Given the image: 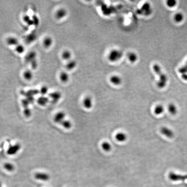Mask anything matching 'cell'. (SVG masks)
<instances>
[{"label":"cell","instance_id":"obj_12","mask_svg":"<svg viewBox=\"0 0 187 187\" xmlns=\"http://www.w3.org/2000/svg\"><path fill=\"white\" fill-rule=\"evenodd\" d=\"M7 43L8 45L11 46H17L19 43L18 40L16 37H10L7 39Z\"/></svg>","mask_w":187,"mask_h":187},{"label":"cell","instance_id":"obj_36","mask_svg":"<svg viewBox=\"0 0 187 187\" xmlns=\"http://www.w3.org/2000/svg\"><path fill=\"white\" fill-rule=\"evenodd\" d=\"M30 64L31 65V68H32L33 69H36L37 67V62L36 59H34V60L32 61Z\"/></svg>","mask_w":187,"mask_h":187},{"label":"cell","instance_id":"obj_35","mask_svg":"<svg viewBox=\"0 0 187 187\" xmlns=\"http://www.w3.org/2000/svg\"><path fill=\"white\" fill-rule=\"evenodd\" d=\"M32 19L33 20L34 25L35 26H38L39 24V20L38 17L36 15H33L32 17Z\"/></svg>","mask_w":187,"mask_h":187},{"label":"cell","instance_id":"obj_24","mask_svg":"<svg viewBox=\"0 0 187 187\" xmlns=\"http://www.w3.org/2000/svg\"><path fill=\"white\" fill-rule=\"evenodd\" d=\"M102 148L106 152H109L111 149V145L107 142H104L101 144Z\"/></svg>","mask_w":187,"mask_h":187},{"label":"cell","instance_id":"obj_21","mask_svg":"<svg viewBox=\"0 0 187 187\" xmlns=\"http://www.w3.org/2000/svg\"><path fill=\"white\" fill-rule=\"evenodd\" d=\"M23 77L24 79L30 81L33 79V74L31 70L29 69H27L25 70L23 73Z\"/></svg>","mask_w":187,"mask_h":187},{"label":"cell","instance_id":"obj_39","mask_svg":"<svg viewBox=\"0 0 187 187\" xmlns=\"http://www.w3.org/2000/svg\"><path fill=\"white\" fill-rule=\"evenodd\" d=\"M185 65H187V62H186V64Z\"/></svg>","mask_w":187,"mask_h":187},{"label":"cell","instance_id":"obj_11","mask_svg":"<svg viewBox=\"0 0 187 187\" xmlns=\"http://www.w3.org/2000/svg\"><path fill=\"white\" fill-rule=\"evenodd\" d=\"M65 116L66 114L64 112H58L55 116L54 118V121L57 123H60L63 120H64Z\"/></svg>","mask_w":187,"mask_h":187},{"label":"cell","instance_id":"obj_10","mask_svg":"<svg viewBox=\"0 0 187 187\" xmlns=\"http://www.w3.org/2000/svg\"><path fill=\"white\" fill-rule=\"evenodd\" d=\"M49 97L52 99L54 103H56L60 99L62 94L59 92H54L50 93L49 94Z\"/></svg>","mask_w":187,"mask_h":187},{"label":"cell","instance_id":"obj_16","mask_svg":"<svg viewBox=\"0 0 187 187\" xmlns=\"http://www.w3.org/2000/svg\"><path fill=\"white\" fill-rule=\"evenodd\" d=\"M110 81L113 84L118 85L121 83V79L120 77L118 75H113L111 76L110 79Z\"/></svg>","mask_w":187,"mask_h":187},{"label":"cell","instance_id":"obj_29","mask_svg":"<svg viewBox=\"0 0 187 187\" xmlns=\"http://www.w3.org/2000/svg\"><path fill=\"white\" fill-rule=\"evenodd\" d=\"M184 19L183 15L181 13H176L174 16V20L177 23L182 22Z\"/></svg>","mask_w":187,"mask_h":187},{"label":"cell","instance_id":"obj_15","mask_svg":"<svg viewBox=\"0 0 187 187\" xmlns=\"http://www.w3.org/2000/svg\"><path fill=\"white\" fill-rule=\"evenodd\" d=\"M116 139L120 142H123L125 141L127 139V136L126 134L122 133L120 132L116 135Z\"/></svg>","mask_w":187,"mask_h":187},{"label":"cell","instance_id":"obj_20","mask_svg":"<svg viewBox=\"0 0 187 187\" xmlns=\"http://www.w3.org/2000/svg\"><path fill=\"white\" fill-rule=\"evenodd\" d=\"M62 57L65 60L69 61L72 57V53L68 50H66L62 52Z\"/></svg>","mask_w":187,"mask_h":187},{"label":"cell","instance_id":"obj_6","mask_svg":"<svg viewBox=\"0 0 187 187\" xmlns=\"http://www.w3.org/2000/svg\"><path fill=\"white\" fill-rule=\"evenodd\" d=\"M37 57V53L36 52L33 51H30L26 55L24 58L25 61L26 63H29L33 61L36 59Z\"/></svg>","mask_w":187,"mask_h":187},{"label":"cell","instance_id":"obj_18","mask_svg":"<svg viewBox=\"0 0 187 187\" xmlns=\"http://www.w3.org/2000/svg\"><path fill=\"white\" fill-rule=\"evenodd\" d=\"M77 65V62L75 60H70L66 65V68L68 71L73 69Z\"/></svg>","mask_w":187,"mask_h":187},{"label":"cell","instance_id":"obj_2","mask_svg":"<svg viewBox=\"0 0 187 187\" xmlns=\"http://www.w3.org/2000/svg\"><path fill=\"white\" fill-rule=\"evenodd\" d=\"M122 55L123 53L120 51L116 50H113L109 53L108 59L109 60L112 62H116L119 60L122 57Z\"/></svg>","mask_w":187,"mask_h":187},{"label":"cell","instance_id":"obj_34","mask_svg":"<svg viewBox=\"0 0 187 187\" xmlns=\"http://www.w3.org/2000/svg\"><path fill=\"white\" fill-rule=\"evenodd\" d=\"M21 103H22L23 107H24V108L29 107L30 103H29V102L28 101L27 98L22 99V101H21Z\"/></svg>","mask_w":187,"mask_h":187},{"label":"cell","instance_id":"obj_33","mask_svg":"<svg viewBox=\"0 0 187 187\" xmlns=\"http://www.w3.org/2000/svg\"><path fill=\"white\" fill-rule=\"evenodd\" d=\"M177 1L174 0H169L167 1V5L169 7H173L176 5Z\"/></svg>","mask_w":187,"mask_h":187},{"label":"cell","instance_id":"obj_17","mask_svg":"<svg viewBox=\"0 0 187 187\" xmlns=\"http://www.w3.org/2000/svg\"><path fill=\"white\" fill-rule=\"evenodd\" d=\"M49 101V99L48 97H45L44 96H42L41 97H39L37 100V102L39 105L41 106H45Z\"/></svg>","mask_w":187,"mask_h":187},{"label":"cell","instance_id":"obj_37","mask_svg":"<svg viewBox=\"0 0 187 187\" xmlns=\"http://www.w3.org/2000/svg\"><path fill=\"white\" fill-rule=\"evenodd\" d=\"M28 101L29 102L30 104H32L34 103V101H35V98L34 97H26Z\"/></svg>","mask_w":187,"mask_h":187},{"label":"cell","instance_id":"obj_26","mask_svg":"<svg viewBox=\"0 0 187 187\" xmlns=\"http://www.w3.org/2000/svg\"><path fill=\"white\" fill-rule=\"evenodd\" d=\"M15 50L17 53L19 54H22L24 53L25 49L24 46H23L22 44H18L17 46H15Z\"/></svg>","mask_w":187,"mask_h":187},{"label":"cell","instance_id":"obj_14","mask_svg":"<svg viewBox=\"0 0 187 187\" xmlns=\"http://www.w3.org/2000/svg\"><path fill=\"white\" fill-rule=\"evenodd\" d=\"M83 105L85 108L90 109L92 106V100L89 96H87L84 98L83 101Z\"/></svg>","mask_w":187,"mask_h":187},{"label":"cell","instance_id":"obj_25","mask_svg":"<svg viewBox=\"0 0 187 187\" xmlns=\"http://www.w3.org/2000/svg\"><path fill=\"white\" fill-rule=\"evenodd\" d=\"M168 110L169 112L173 115H175L177 112V109L176 106L173 104H170L169 105Z\"/></svg>","mask_w":187,"mask_h":187},{"label":"cell","instance_id":"obj_28","mask_svg":"<svg viewBox=\"0 0 187 187\" xmlns=\"http://www.w3.org/2000/svg\"><path fill=\"white\" fill-rule=\"evenodd\" d=\"M128 58L131 62H134L137 59V56L134 53H130L128 54Z\"/></svg>","mask_w":187,"mask_h":187},{"label":"cell","instance_id":"obj_27","mask_svg":"<svg viewBox=\"0 0 187 187\" xmlns=\"http://www.w3.org/2000/svg\"><path fill=\"white\" fill-rule=\"evenodd\" d=\"M62 127H64L66 129H69L72 127V123L70 121L68 120H63V121L60 123Z\"/></svg>","mask_w":187,"mask_h":187},{"label":"cell","instance_id":"obj_7","mask_svg":"<svg viewBox=\"0 0 187 187\" xmlns=\"http://www.w3.org/2000/svg\"><path fill=\"white\" fill-rule=\"evenodd\" d=\"M67 14V11L64 8H60L55 12V17L58 20H61L64 18Z\"/></svg>","mask_w":187,"mask_h":187},{"label":"cell","instance_id":"obj_4","mask_svg":"<svg viewBox=\"0 0 187 187\" xmlns=\"http://www.w3.org/2000/svg\"><path fill=\"white\" fill-rule=\"evenodd\" d=\"M20 93L23 95L27 97H34V96L37 95L38 94H39L40 93V90H38L37 89H32L28 90L26 92L21 91L20 92Z\"/></svg>","mask_w":187,"mask_h":187},{"label":"cell","instance_id":"obj_9","mask_svg":"<svg viewBox=\"0 0 187 187\" xmlns=\"http://www.w3.org/2000/svg\"><path fill=\"white\" fill-rule=\"evenodd\" d=\"M35 178L37 180L47 181L50 179V176L45 173H37L35 174Z\"/></svg>","mask_w":187,"mask_h":187},{"label":"cell","instance_id":"obj_19","mask_svg":"<svg viewBox=\"0 0 187 187\" xmlns=\"http://www.w3.org/2000/svg\"><path fill=\"white\" fill-rule=\"evenodd\" d=\"M69 76L67 72L65 71L61 72L59 75V79L63 83H66L69 80Z\"/></svg>","mask_w":187,"mask_h":187},{"label":"cell","instance_id":"obj_32","mask_svg":"<svg viewBox=\"0 0 187 187\" xmlns=\"http://www.w3.org/2000/svg\"><path fill=\"white\" fill-rule=\"evenodd\" d=\"M24 115L27 118H29L31 115V111L29 109V107L24 108Z\"/></svg>","mask_w":187,"mask_h":187},{"label":"cell","instance_id":"obj_3","mask_svg":"<svg viewBox=\"0 0 187 187\" xmlns=\"http://www.w3.org/2000/svg\"><path fill=\"white\" fill-rule=\"evenodd\" d=\"M21 146L20 144L17 143L15 145L11 146L7 149V152L9 155H13L16 154L20 150Z\"/></svg>","mask_w":187,"mask_h":187},{"label":"cell","instance_id":"obj_1","mask_svg":"<svg viewBox=\"0 0 187 187\" xmlns=\"http://www.w3.org/2000/svg\"><path fill=\"white\" fill-rule=\"evenodd\" d=\"M153 68L154 72L159 76L160 78L157 83L158 87L162 88L165 86L168 81V78L165 74L161 71V68L159 65L155 64L153 65Z\"/></svg>","mask_w":187,"mask_h":187},{"label":"cell","instance_id":"obj_13","mask_svg":"<svg viewBox=\"0 0 187 187\" xmlns=\"http://www.w3.org/2000/svg\"><path fill=\"white\" fill-rule=\"evenodd\" d=\"M53 42V41L51 37H46L44 38L43 40L42 44L45 48H49L52 45Z\"/></svg>","mask_w":187,"mask_h":187},{"label":"cell","instance_id":"obj_31","mask_svg":"<svg viewBox=\"0 0 187 187\" xmlns=\"http://www.w3.org/2000/svg\"><path fill=\"white\" fill-rule=\"evenodd\" d=\"M48 92V88L46 86H43L41 88L40 90V92L42 96H44Z\"/></svg>","mask_w":187,"mask_h":187},{"label":"cell","instance_id":"obj_5","mask_svg":"<svg viewBox=\"0 0 187 187\" xmlns=\"http://www.w3.org/2000/svg\"><path fill=\"white\" fill-rule=\"evenodd\" d=\"M169 178L172 181H177L182 180L184 181L187 179V175H182L179 174H176L174 173H171L169 175Z\"/></svg>","mask_w":187,"mask_h":187},{"label":"cell","instance_id":"obj_38","mask_svg":"<svg viewBox=\"0 0 187 187\" xmlns=\"http://www.w3.org/2000/svg\"><path fill=\"white\" fill-rule=\"evenodd\" d=\"M182 78L185 80H186L187 81V74H182Z\"/></svg>","mask_w":187,"mask_h":187},{"label":"cell","instance_id":"obj_23","mask_svg":"<svg viewBox=\"0 0 187 187\" xmlns=\"http://www.w3.org/2000/svg\"><path fill=\"white\" fill-rule=\"evenodd\" d=\"M164 111V108L162 105H158L154 109V113L156 115H160L162 114Z\"/></svg>","mask_w":187,"mask_h":187},{"label":"cell","instance_id":"obj_22","mask_svg":"<svg viewBox=\"0 0 187 187\" xmlns=\"http://www.w3.org/2000/svg\"><path fill=\"white\" fill-rule=\"evenodd\" d=\"M23 20L24 22L27 24L29 26H32L34 25L33 20L30 18L28 15L25 14L23 17Z\"/></svg>","mask_w":187,"mask_h":187},{"label":"cell","instance_id":"obj_30","mask_svg":"<svg viewBox=\"0 0 187 187\" xmlns=\"http://www.w3.org/2000/svg\"><path fill=\"white\" fill-rule=\"evenodd\" d=\"M4 168L7 170L10 171V172L13 171L14 169V167L13 165V164L10 163H5L4 165Z\"/></svg>","mask_w":187,"mask_h":187},{"label":"cell","instance_id":"obj_8","mask_svg":"<svg viewBox=\"0 0 187 187\" xmlns=\"http://www.w3.org/2000/svg\"><path fill=\"white\" fill-rule=\"evenodd\" d=\"M161 132L164 136L168 138H173L174 136V133L170 129L167 127H162L161 129Z\"/></svg>","mask_w":187,"mask_h":187}]
</instances>
